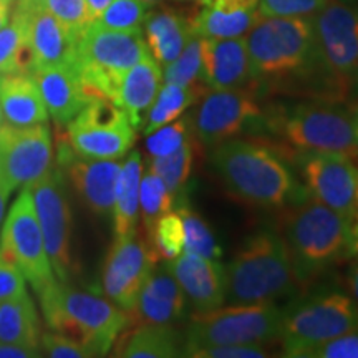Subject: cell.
Wrapping results in <instances>:
<instances>
[{
  "mask_svg": "<svg viewBox=\"0 0 358 358\" xmlns=\"http://www.w3.org/2000/svg\"><path fill=\"white\" fill-rule=\"evenodd\" d=\"M347 289L352 299L358 303V259L348 267L347 272Z\"/></svg>",
  "mask_w": 358,
  "mask_h": 358,
  "instance_id": "obj_48",
  "label": "cell"
},
{
  "mask_svg": "<svg viewBox=\"0 0 358 358\" xmlns=\"http://www.w3.org/2000/svg\"><path fill=\"white\" fill-rule=\"evenodd\" d=\"M174 203H176V196L169 191L163 178L148 166L141 176L140 186V214L146 236L153 231L155 224L161 216L173 211Z\"/></svg>",
  "mask_w": 358,
  "mask_h": 358,
  "instance_id": "obj_33",
  "label": "cell"
},
{
  "mask_svg": "<svg viewBox=\"0 0 358 358\" xmlns=\"http://www.w3.org/2000/svg\"><path fill=\"white\" fill-rule=\"evenodd\" d=\"M257 20L256 6L217 2L201 6L189 24L192 34L201 38H239L245 37Z\"/></svg>",
  "mask_w": 358,
  "mask_h": 358,
  "instance_id": "obj_26",
  "label": "cell"
},
{
  "mask_svg": "<svg viewBox=\"0 0 358 358\" xmlns=\"http://www.w3.org/2000/svg\"><path fill=\"white\" fill-rule=\"evenodd\" d=\"M12 2L7 0H0V30L10 22V10H12Z\"/></svg>",
  "mask_w": 358,
  "mask_h": 358,
  "instance_id": "obj_51",
  "label": "cell"
},
{
  "mask_svg": "<svg viewBox=\"0 0 358 358\" xmlns=\"http://www.w3.org/2000/svg\"><path fill=\"white\" fill-rule=\"evenodd\" d=\"M203 75V40L192 34L189 42L171 64L163 66V82L182 85V87H198Z\"/></svg>",
  "mask_w": 358,
  "mask_h": 358,
  "instance_id": "obj_35",
  "label": "cell"
},
{
  "mask_svg": "<svg viewBox=\"0 0 358 358\" xmlns=\"http://www.w3.org/2000/svg\"><path fill=\"white\" fill-rule=\"evenodd\" d=\"M30 15L13 12L8 24L0 30V78L10 73H32V60L27 47Z\"/></svg>",
  "mask_w": 358,
  "mask_h": 358,
  "instance_id": "obj_32",
  "label": "cell"
},
{
  "mask_svg": "<svg viewBox=\"0 0 358 358\" xmlns=\"http://www.w3.org/2000/svg\"><path fill=\"white\" fill-rule=\"evenodd\" d=\"M352 219L312 196L289 206L282 214L280 236L302 290L352 257Z\"/></svg>",
  "mask_w": 358,
  "mask_h": 358,
  "instance_id": "obj_3",
  "label": "cell"
},
{
  "mask_svg": "<svg viewBox=\"0 0 358 358\" xmlns=\"http://www.w3.org/2000/svg\"><path fill=\"white\" fill-rule=\"evenodd\" d=\"M78 38L45 8L32 13L27 35L32 71L43 66L75 64Z\"/></svg>",
  "mask_w": 358,
  "mask_h": 358,
  "instance_id": "obj_23",
  "label": "cell"
},
{
  "mask_svg": "<svg viewBox=\"0 0 358 358\" xmlns=\"http://www.w3.org/2000/svg\"><path fill=\"white\" fill-rule=\"evenodd\" d=\"M45 10L50 12L57 20H60L78 37L93 22L90 17L87 0H48Z\"/></svg>",
  "mask_w": 358,
  "mask_h": 358,
  "instance_id": "obj_41",
  "label": "cell"
},
{
  "mask_svg": "<svg viewBox=\"0 0 358 358\" xmlns=\"http://www.w3.org/2000/svg\"><path fill=\"white\" fill-rule=\"evenodd\" d=\"M148 50L161 66L176 58L192 37L189 20L174 10H159L148 15L143 25Z\"/></svg>",
  "mask_w": 358,
  "mask_h": 358,
  "instance_id": "obj_27",
  "label": "cell"
},
{
  "mask_svg": "<svg viewBox=\"0 0 358 358\" xmlns=\"http://www.w3.org/2000/svg\"><path fill=\"white\" fill-rule=\"evenodd\" d=\"M40 355H42V353H40L38 348L19 345V343L0 340V358H35Z\"/></svg>",
  "mask_w": 358,
  "mask_h": 358,
  "instance_id": "obj_46",
  "label": "cell"
},
{
  "mask_svg": "<svg viewBox=\"0 0 358 358\" xmlns=\"http://www.w3.org/2000/svg\"><path fill=\"white\" fill-rule=\"evenodd\" d=\"M40 350L52 358H90L93 353L77 340L58 332H47L40 337Z\"/></svg>",
  "mask_w": 358,
  "mask_h": 358,
  "instance_id": "obj_44",
  "label": "cell"
},
{
  "mask_svg": "<svg viewBox=\"0 0 358 358\" xmlns=\"http://www.w3.org/2000/svg\"><path fill=\"white\" fill-rule=\"evenodd\" d=\"M297 100L275 103L266 110L264 136H274L279 143H271L280 151L332 153L357 159L358 134L350 108L342 101Z\"/></svg>",
  "mask_w": 358,
  "mask_h": 358,
  "instance_id": "obj_4",
  "label": "cell"
},
{
  "mask_svg": "<svg viewBox=\"0 0 358 358\" xmlns=\"http://www.w3.org/2000/svg\"><path fill=\"white\" fill-rule=\"evenodd\" d=\"M358 329V303L350 294L324 290L285 308L280 329L282 355L327 342Z\"/></svg>",
  "mask_w": 358,
  "mask_h": 358,
  "instance_id": "obj_9",
  "label": "cell"
},
{
  "mask_svg": "<svg viewBox=\"0 0 358 358\" xmlns=\"http://www.w3.org/2000/svg\"><path fill=\"white\" fill-rule=\"evenodd\" d=\"M342 2H348V3H353V6H358V0H342Z\"/></svg>",
  "mask_w": 358,
  "mask_h": 358,
  "instance_id": "obj_56",
  "label": "cell"
},
{
  "mask_svg": "<svg viewBox=\"0 0 358 358\" xmlns=\"http://www.w3.org/2000/svg\"><path fill=\"white\" fill-rule=\"evenodd\" d=\"M355 161H357V164H358V156H357V159H355Z\"/></svg>",
  "mask_w": 358,
  "mask_h": 358,
  "instance_id": "obj_59",
  "label": "cell"
},
{
  "mask_svg": "<svg viewBox=\"0 0 358 358\" xmlns=\"http://www.w3.org/2000/svg\"><path fill=\"white\" fill-rule=\"evenodd\" d=\"M7 2H13V0H7Z\"/></svg>",
  "mask_w": 358,
  "mask_h": 358,
  "instance_id": "obj_60",
  "label": "cell"
},
{
  "mask_svg": "<svg viewBox=\"0 0 358 358\" xmlns=\"http://www.w3.org/2000/svg\"><path fill=\"white\" fill-rule=\"evenodd\" d=\"M136 129L118 103L90 98L87 106L66 124V145L80 158L120 159L131 150Z\"/></svg>",
  "mask_w": 358,
  "mask_h": 358,
  "instance_id": "obj_12",
  "label": "cell"
},
{
  "mask_svg": "<svg viewBox=\"0 0 358 358\" xmlns=\"http://www.w3.org/2000/svg\"><path fill=\"white\" fill-rule=\"evenodd\" d=\"M295 168L308 194L335 211L358 214V164L355 159L332 153H295Z\"/></svg>",
  "mask_w": 358,
  "mask_h": 358,
  "instance_id": "obj_15",
  "label": "cell"
},
{
  "mask_svg": "<svg viewBox=\"0 0 358 358\" xmlns=\"http://www.w3.org/2000/svg\"><path fill=\"white\" fill-rule=\"evenodd\" d=\"M110 3H111V0H87V7H88V12H90V17H92V20L95 22L98 17L105 12V8L108 7Z\"/></svg>",
  "mask_w": 358,
  "mask_h": 358,
  "instance_id": "obj_49",
  "label": "cell"
},
{
  "mask_svg": "<svg viewBox=\"0 0 358 358\" xmlns=\"http://www.w3.org/2000/svg\"><path fill=\"white\" fill-rule=\"evenodd\" d=\"M178 213L185 227V250L219 261L222 257V249L209 224L187 206H179Z\"/></svg>",
  "mask_w": 358,
  "mask_h": 358,
  "instance_id": "obj_36",
  "label": "cell"
},
{
  "mask_svg": "<svg viewBox=\"0 0 358 358\" xmlns=\"http://www.w3.org/2000/svg\"><path fill=\"white\" fill-rule=\"evenodd\" d=\"M150 168L156 174L163 178L169 191L174 196L181 194L182 187L189 179L192 168V145L191 141H186L181 148L173 151L171 155L159 156V158H151Z\"/></svg>",
  "mask_w": 358,
  "mask_h": 358,
  "instance_id": "obj_38",
  "label": "cell"
},
{
  "mask_svg": "<svg viewBox=\"0 0 358 358\" xmlns=\"http://www.w3.org/2000/svg\"><path fill=\"white\" fill-rule=\"evenodd\" d=\"M312 20L320 60L338 100L358 103V6L327 0Z\"/></svg>",
  "mask_w": 358,
  "mask_h": 358,
  "instance_id": "obj_10",
  "label": "cell"
},
{
  "mask_svg": "<svg viewBox=\"0 0 358 358\" xmlns=\"http://www.w3.org/2000/svg\"><path fill=\"white\" fill-rule=\"evenodd\" d=\"M203 40V83L209 90L252 87L245 37Z\"/></svg>",
  "mask_w": 358,
  "mask_h": 358,
  "instance_id": "obj_21",
  "label": "cell"
},
{
  "mask_svg": "<svg viewBox=\"0 0 358 358\" xmlns=\"http://www.w3.org/2000/svg\"><path fill=\"white\" fill-rule=\"evenodd\" d=\"M48 0H17V12L27 13V15H32V13L43 10L45 6H47Z\"/></svg>",
  "mask_w": 358,
  "mask_h": 358,
  "instance_id": "obj_47",
  "label": "cell"
},
{
  "mask_svg": "<svg viewBox=\"0 0 358 358\" xmlns=\"http://www.w3.org/2000/svg\"><path fill=\"white\" fill-rule=\"evenodd\" d=\"M0 249L15 262L37 295L58 280L45 248L30 186L22 187L20 194L3 219Z\"/></svg>",
  "mask_w": 358,
  "mask_h": 358,
  "instance_id": "obj_13",
  "label": "cell"
},
{
  "mask_svg": "<svg viewBox=\"0 0 358 358\" xmlns=\"http://www.w3.org/2000/svg\"><path fill=\"white\" fill-rule=\"evenodd\" d=\"M254 87L209 90L191 116L192 131L201 145L214 148L243 134H264L266 108Z\"/></svg>",
  "mask_w": 358,
  "mask_h": 358,
  "instance_id": "obj_11",
  "label": "cell"
},
{
  "mask_svg": "<svg viewBox=\"0 0 358 358\" xmlns=\"http://www.w3.org/2000/svg\"><path fill=\"white\" fill-rule=\"evenodd\" d=\"M47 106L48 116L58 127H66L90 101L75 64L43 66L32 71Z\"/></svg>",
  "mask_w": 358,
  "mask_h": 358,
  "instance_id": "obj_22",
  "label": "cell"
},
{
  "mask_svg": "<svg viewBox=\"0 0 358 358\" xmlns=\"http://www.w3.org/2000/svg\"><path fill=\"white\" fill-rule=\"evenodd\" d=\"M259 96L285 95L340 101L308 17H259L245 35Z\"/></svg>",
  "mask_w": 358,
  "mask_h": 358,
  "instance_id": "obj_1",
  "label": "cell"
},
{
  "mask_svg": "<svg viewBox=\"0 0 358 358\" xmlns=\"http://www.w3.org/2000/svg\"><path fill=\"white\" fill-rule=\"evenodd\" d=\"M285 308L277 303L227 306L216 310L192 313L185 332V350L231 345V343H271L280 338Z\"/></svg>",
  "mask_w": 358,
  "mask_h": 358,
  "instance_id": "obj_8",
  "label": "cell"
},
{
  "mask_svg": "<svg viewBox=\"0 0 358 358\" xmlns=\"http://www.w3.org/2000/svg\"><path fill=\"white\" fill-rule=\"evenodd\" d=\"M156 262L150 243L138 232L115 239L103 266V292L129 313Z\"/></svg>",
  "mask_w": 358,
  "mask_h": 358,
  "instance_id": "obj_17",
  "label": "cell"
},
{
  "mask_svg": "<svg viewBox=\"0 0 358 358\" xmlns=\"http://www.w3.org/2000/svg\"><path fill=\"white\" fill-rule=\"evenodd\" d=\"M185 338L174 327L140 325L127 337L116 355L124 358H173L182 357Z\"/></svg>",
  "mask_w": 358,
  "mask_h": 358,
  "instance_id": "obj_29",
  "label": "cell"
},
{
  "mask_svg": "<svg viewBox=\"0 0 358 358\" xmlns=\"http://www.w3.org/2000/svg\"><path fill=\"white\" fill-rule=\"evenodd\" d=\"M187 310L186 295L166 262L151 271L129 312V319L133 317L140 325L174 327L186 319Z\"/></svg>",
  "mask_w": 358,
  "mask_h": 358,
  "instance_id": "obj_20",
  "label": "cell"
},
{
  "mask_svg": "<svg viewBox=\"0 0 358 358\" xmlns=\"http://www.w3.org/2000/svg\"><path fill=\"white\" fill-rule=\"evenodd\" d=\"M206 93V87H182V85H161L158 96L148 111L143 133L150 134L164 124L174 122L189 108V106Z\"/></svg>",
  "mask_w": 358,
  "mask_h": 358,
  "instance_id": "obj_31",
  "label": "cell"
},
{
  "mask_svg": "<svg viewBox=\"0 0 358 358\" xmlns=\"http://www.w3.org/2000/svg\"><path fill=\"white\" fill-rule=\"evenodd\" d=\"M60 164L66 166L71 185L88 209L100 216L113 214L116 186L122 164L118 159L80 158L73 151H60Z\"/></svg>",
  "mask_w": 358,
  "mask_h": 358,
  "instance_id": "obj_18",
  "label": "cell"
},
{
  "mask_svg": "<svg viewBox=\"0 0 358 358\" xmlns=\"http://www.w3.org/2000/svg\"><path fill=\"white\" fill-rule=\"evenodd\" d=\"M2 120H3V116H2V108H0V127H2Z\"/></svg>",
  "mask_w": 358,
  "mask_h": 358,
  "instance_id": "obj_57",
  "label": "cell"
},
{
  "mask_svg": "<svg viewBox=\"0 0 358 358\" xmlns=\"http://www.w3.org/2000/svg\"><path fill=\"white\" fill-rule=\"evenodd\" d=\"M168 266L192 313L216 310L226 303V271L219 261L182 250Z\"/></svg>",
  "mask_w": 358,
  "mask_h": 358,
  "instance_id": "obj_19",
  "label": "cell"
},
{
  "mask_svg": "<svg viewBox=\"0 0 358 358\" xmlns=\"http://www.w3.org/2000/svg\"><path fill=\"white\" fill-rule=\"evenodd\" d=\"M148 243L158 261H174L185 250V227L179 213L169 211L161 216L148 234Z\"/></svg>",
  "mask_w": 358,
  "mask_h": 358,
  "instance_id": "obj_34",
  "label": "cell"
},
{
  "mask_svg": "<svg viewBox=\"0 0 358 358\" xmlns=\"http://www.w3.org/2000/svg\"><path fill=\"white\" fill-rule=\"evenodd\" d=\"M38 297L45 322L53 332L77 340L93 357L106 355L129 322L128 312L108 297L73 289L60 280Z\"/></svg>",
  "mask_w": 358,
  "mask_h": 358,
  "instance_id": "obj_6",
  "label": "cell"
},
{
  "mask_svg": "<svg viewBox=\"0 0 358 358\" xmlns=\"http://www.w3.org/2000/svg\"><path fill=\"white\" fill-rule=\"evenodd\" d=\"M224 271L227 306L277 303L302 290L280 232L267 227L250 234Z\"/></svg>",
  "mask_w": 358,
  "mask_h": 358,
  "instance_id": "obj_5",
  "label": "cell"
},
{
  "mask_svg": "<svg viewBox=\"0 0 358 358\" xmlns=\"http://www.w3.org/2000/svg\"><path fill=\"white\" fill-rule=\"evenodd\" d=\"M25 282L20 268L0 249V302L27 294Z\"/></svg>",
  "mask_w": 358,
  "mask_h": 358,
  "instance_id": "obj_45",
  "label": "cell"
},
{
  "mask_svg": "<svg viewBox=\"0 0 358 358\" xmlns=\"http://www.w3.org/2000/svg\"><path fill=\"white\" fill-rule=\"evenodd\" d=\"M29 186L53 272L62 284H69L75 274V262L71 256V208L64 171L52 166Z\"/></svg>",
  "mask_w": 358,
  "mask_h": 358,
  "instance_id": "obj_14",
  "label": "cell"
},
{
  "mask_svg": "<svg viewBox=\"0 0 358 358\" xmlns=\"http://www.w3.org/2000/svg\"><path fill=\"white\" fill-rule=\"evenodd\" d=\"M217 2H236V3H245V6H256L259 0H199L201 6H209V3H217Z\"/></svg>",
  "mask_w": 358,
  "mask_h": 358,
  "instance_id": "obj_53",
  "label": "cell"
},
{
  "mask_svg": "<svg viewBox=\"0 0 358 358\" xmlns=\"http://www.w3.org/2000/svg\"><path fill=\"white\" fill-rule=\"evenodd\" d=\"M53 164V146L47 124L0 127V181L12 192L42 178Z\"/></svg>",
  "mask_w": 358,
  "mask_h": 358,
  "instance_id": "obj_16",
  "label": "cell"
},
{
  "mask_svg": "<svg viewBox=\"0 0 358 358\" xmlns=\"http://www.w3.org/2000/svg\"><path fill=\"white\" fill-rule=\"evenodd\" d=\"M3 123L12 127L47 124L48 111L32 73H10L0 78Z\"/></svg>",
  "mask_w": 358,
  "mask_h": 358,
  "instance_id": "obj_25",
  "label": "cell"
},
{
  "mask_svg": "<svg viewBox=\"0 0 358 358\" xmlns=\"http://www.w3.org/2000/svg\"><path fill=\"white\" fill-rule=\"evenodd\" d=\"M143 2L150 3V6H155V3H158V2H161V0H143Z\"/></svg>",
  "mask_w": 358,
  "mask_h": 358,
  "instance_id": "obj_55",
  "label": "cell"
},
{
  "mask_svg": "<svg viewBox=\"0 0 358 358\" xmlns=\"http://www.w3.org/2000/svg\"><path fill=\"white\" fill-rule=\"evenodd\" d=\"M40 324L29 294L0 302V340L40 350Z\"/></svg>",
  "mask_w": 358,
  "mask_h": 358,
  "instance_id": "obj_30",
  "label": "cell"
},
{
  "mask_svg": "<svg viewBox=\"0 0 358 358\" xmlns=\"http://www.w3.org/2000/svg\"><path fill=\"white\" fill-rule=\"evenodd\" d=\"M150 50L141 32H120L92 22L80 35L75 65L90 98L115 100L124 73Z\"/></svg>",
  "mask_w": 358,
  "mask_h": 358,
  "instance_id": "obj_7",
  "label": "cell"
},
{
  "mask_svg": "<svg viewBox=\"0 0 358 358\" xmlns=\"http://www.w3.org/2000/svg\"><path fill=\"white\" fill-rule=\"evenodd\" d=\"M192 131L191 116H179L174 122L164 124L156 131L146 134V151L151 158L171 155L186 141H189Z\"/></svg>",
  "mask_w": 358,
  "mask_h": 358,
  "instance_id": "obj_39",
  "label": "cell"
},
{
  "mask_svg": "<svg viewBox=\"0 0 358 358\" xmlns=\"http://www.w3.org/2000/svg\"><path fill=\"white\" fill-rule=\"evenodd\" d=\"M192 358H264L271 357L264 343H231V345H213L194 348L185 353Z\"/></svg>",
  "mask_w": 358,
  "mask_h": 358,
  "instance_id": "obj_43",
  "label": "cell"
},
{
  "mask_svg": "<svg viewBox=\"0 0 358 358\" xmlns=\"http://www.w3.org/2000/svg\"><path fill=\"white\" fill-rule=\"evenodd\" d=\"M163 85V66L148 53L122 80L115 101L127 113L134 129H143L146 115Z\"/></svg>",
  "mask_w": 358,
  "mask_h": 358,
  "instance_id": "obj_24",
  "label": "cell"
},
{
  "mask_svg": "<svg viewBox=\"0 0 358 358\" xmlns=\"http://www.w3.org/2000/svg\"><path fill=\"white\" fill-rule=\"evenodd\" d=\"M350 111H352L353 123H355V129H357V134H358V103H353V105L350 106Z\"/></svg>",
  "mask_w": 358,
  "mask_h": 358,
  "instance_id": "obj_54",
  "label": "cell"
},
{
  "mask_svg": "<svg viewBox=\"0 0 358 358\" xmlns=\"http://www.w3.org/2000/svg\"><path fill=\"white\" fill-rule=\"evenodd\" d=\"M12 191L0 181V226H2L3 219H6V211H7V204H8V198H10Z\"/></svg>",
  "mask_w": 358,
  "mask_h": 358,
  "instance_id": "obj_50",
  "label": "cell"
},
{
  "mask_svg": "<svg viewBox=\"0 0 358 358\" xmlns=\"http://www.w3.org/2000/svg\"><path fill=\"white\" fill-rule=\"evenodd\" d=\"M143 176V158L140 151H131L122 164L116 199L113 208L115 239L138 232L140 217V186Z\"/></svg>",
  "mask_w": 358,
  "mask_h": 358,
  "instance_id": "obj_28",
  "label": "cell"
},
{
  "mask_svg": "<svg viewBox=\"0 0 358 358\" xmlns=\"http://www.w3.org/2000/svg\"><path fill=\"white\" fill-rule=\"evenodd\" d=\"M176 2H187V0H176Z\"/></svg>",
  "mask_w": 358,
  "mask_h": 358,
  "instance_id": "obj_58",
  "label": "cell"
},
{
  "mask_svg": "<svg viewBox=\"0 0 358 358\" xmlns=\"http://www.w3.org/2000/svg\"><path fill=\"white\" fill-rule=\"evenodd\" d=\"M213 171L232 198L256 209L279 211L310 196L289 161L266 138H232L211 148Z\"/></svg>",
  "mask_w": 358,
  "mask_h": 358,
  "instance_id": "obj_2",
  "label": "cell"
},
{
  "mask_svg": "<svg viewBox=\"0 0 358 358\" xmlns=\"http://www.w3.org/2000/svg\"><path fill=\"white\" fill-rule=\"evenodd\" d=\"M352 257H358V214L352 219Z\"/></svg>",
  "mask_w": 358,
  "mask_h": 358,
  "instance_id": "obj_52",
  "label": "cell"
},
{
  "mask_svg": "<svg viewBox=\"0 0 358 358\" xmlns=\"http://www.w3.org/2000/svg\"><path fill=\"white\" fill-rule=\"evenodd\" d=\"M150 3L143 0H111L110 6L95 22L120 32H141L150 15Z\"/></svg>",
  "mask_w": 358,
  "mask_h": 358,
  "instance_id": "obj_37",
  "label": "cell"
},
{
  "mask_svg": "<svg viewBox=\"0 0 358 358\" xmlns=\"http://www.w3.org/2000/svg\"><path fill=\"white\" fill-rule=\"evenodd\" d=\"M327 0H259V17H308L312 19Z\"/></svg>",
  "mask_w": 358,
  "mask_h": 358,
  "instance_id": "obj_42",
  "label": "cell"
},
{
  "mask_svg": "<svg viewBox=\"0 0 358 358\" xmlns=\"http://www.w3.org/2000/svg\"><path fill=\"white\" fill-rule=\"evenodd\" d=\"M292 358H358V329L302 348Z\"/></svg>",
  "mask_w": 358,
  "mask_h": 358,
  "instance_id": "obj_40",
  "label": "cell"
}]
</instances>
